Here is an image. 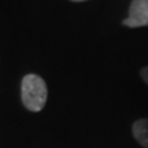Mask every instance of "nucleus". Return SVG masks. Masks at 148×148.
I'll use <instances>...</instances> for the list:
<instances>
[{"label": "nucleus", "instance_id": "obj_4", "mask_svg": "<svg viewBox=\"0 0 148 148\" xmlns=\"http://www.w3.org/2000/svg\"><path fill=\"white\" fill-rule=\"evenodd\" d=\"M141 78L144 79V82L148 85V67H144V69H141Z\"/></svg>", "mask_w": 148, "mask_h": 148}, {"label": "nucleus", "instance_id": "obj_5", "mask_svg": "<svg viewBox=\"0 0 148 148\" xmlns=\"http://www.w3.org/2000/svg\"><path fill=\"white\" fill-rule=\"evenodd\" d=\"M73 1H85V0H73Z\"/></svg>", "mask_w": 148, "mask_h": 148}, {"label": "nucleus", "instance_id": "obj_1", "mask_svg": "<svg viewBox=\"0 0 148 148\" xmlns=\"http://www.w3.org/2000/svg\"><path fill=\"white\" fill-rule=\"evenodd\" d=\"M21 96L23 106L29 111H41L47 103L48 90L45 81L36 74H27L22 79Z\"/></svg>", "mask_w": 148, "mask_h": 148}, {"label": "nucleus", "instance_id": "obj_2", "mask_svg": "<svg viewBox=\"0 0 148 148\" xmlns=\"http://www.w3.org/2000/svg\"><path fill=\"white\" fill-rule=\"evenodd\" d=\"M123 25L129 27L148 26V0H133Z\"/></svg>", "mask_w": 148, "mask_h": 148}, {"label": "nucleus", "instance_id": "obj_3", "mask_svg": "<svg viewBox=\"0 0 148 148\" xmlns=\"http://www.w3.org/2000/svg\"><path fill=\"white\" fill-rule=\"evenodd\" d=\"M132 132L138 144L143 145L144 148H148V118H143L134 122Z\"/></svg>", "mask_w": 148, "mask_h": 148}]
</instances>
